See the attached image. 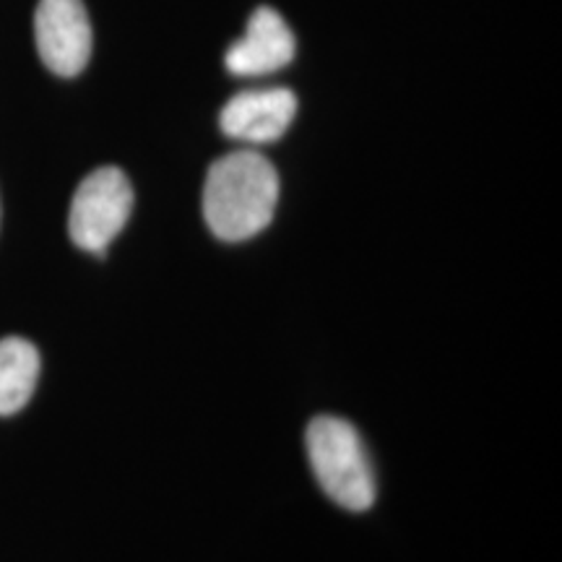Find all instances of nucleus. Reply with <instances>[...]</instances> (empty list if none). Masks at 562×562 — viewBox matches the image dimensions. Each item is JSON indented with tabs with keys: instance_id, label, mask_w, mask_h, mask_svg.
Listing matches in <instances>:
<instances>
[{
	"instance_id": "6",
	"label": "nucleus",
	"mask_w": 562,
	"mask_h": 562,
	"mask_svg": "<svg viewBox=\"0 0 562 562\" xmlns=\"http://www.w3.org/2000/svg\"><path fill=\"white\" fill-rule=\"evenodd\" d=\"M297 42L286 21L269 5L252 11L248 30L224 55L227 70L235 76H266L290 66Z\"/></svg>"
},
{
	"instance_id": "1",
	"label": "nucleus",
	"mask_w": 562,
	"mask_h": 562,
	"mask_svg": "<svg viewBox=\"0 0 562 562\" xmlns=\"http://www.w3.org/2000/svg\"><path fill=\"white\" fill-rule=\"evenodd\" d=\"M277 203V167L261 151H232L211 165L203 186V216L220 240L240 243L261 235Z\"/></svg>"
},
{
	"instance_id": "4",
	"label": "nucleus",
	"mask_w": 562,
	"mask_h": 562,
	"mask_svg": "<svg viewBox=\"0 0 562 562\" xmlns=\"http://www.w3.org/2000/svg\"><path fill=\"white\" fill-rule=\"evenodd\" d=\"M34 40L42 63L55 76H79L91 58V24L81 0H40Z\"/></svg>"
},
{
	"instance_id": "2",
	"label": "nucleus",
	"mask_w": 562,
	"mask_h": 562,
	"mask_svg": "<svg viewBox=\"0 0 562 562\" xmlns=\"http://www.w3.org/2000/svg\"><path fill=\"white\" fill-rule=\"evenodd\" d=\"M307 459L321 490L347 510H368L375 503V474L370 456L351 422L315 417L305 432Z\"/></svg>"
},
{
	"instance_id": "5",
	"label": "nucleus",
	"mask_w": 562,
	"mask_h": 562,
	"mask_svg": "<svg viewBox=\"0 0 562 562\" xmlns=\"http://www.w3.org/2000/svg\"><path fill=\"white\" fill-rule=\"evenodd\" d=\"M294 115H297V97L292 89H250L224 104L220 125L224 136L258 146L273 144L284 136Z\"/></svg>"
},
{
	"instance_id": "3",
	"label": "nucleus",
	"mask_w": 562,
	"mask_h": 562,
	"mask_svg": "<svg viewBox=\"0 0 562 562\" xmlns=\"http://www.w3.org/2000/svg\"><path fill=\"white\" fill-rule=\"evenodd\" d=\"M133 211V186L117 167L89 172L76 188L68 214V235L76 248L104 256Z\"/></svg>"
},
{
	"instance_id": "7",
	"label": "nucleus",
	"mask_w": 562,
	"mask_h": 562,
	"mask_svg": "<svg viewBox=\"0 0 562 562\" xmlns=\"http://www.w3.org/2000/svg\"><path fill=\"white\" fill-rule=\"evenodd\" d=\"M40 378V351L21 336L0 339V417H11L30 404Z\"/></svg>"
}]
</instances>
